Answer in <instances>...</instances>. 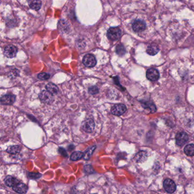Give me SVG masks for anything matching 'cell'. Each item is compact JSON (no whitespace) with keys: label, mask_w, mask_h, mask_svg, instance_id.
Returning a JSON list of instances; mask_svg holds the SVG:
<instances>
[{"label":"cell","mask_w":194,"mask_h":194,"mask_svg":"<svg viewBox=\"0 0 194 194\" xmlns=\"http://www.w3.org/2000/svg\"><path fill=\"white\" fill-rule=\"evenodd\" d=\"M53 95L54 94L48 92L47 90H44L40 93L39 97L42 103L47 104H51L54 101V97Z\"/></svg>","instance_id":"1"},{"label":"cell","mask_w":194,"mask_h":194,"mask_svg":"<svg viewBox=\"0 0 194 194\" xmlns=\"http://www.w3.org/2000/svg\"><path fill=\"white\" fill-rule=\"evenodd\" d=\"M121 36V30L120 28L114 27L110 28L108 32L107 37L111 41H116L118 40Z\"/></svg>","instance_id":"2"},{"label":"cell","mask_w":194,"mask_h":194,"mask_svg":"<svg viewBox=\"0 0 194 194\" xmlns=\"http://www.w3.org/2000/svg\"><path fill=\"white\" fill-rule=\"evenodd\" d=\"M127 109L126 106L124 104H119L114 105L111 109V113L114 115L120 116L126 112Z\"/></svg>","instance_id":"3"},{"label":"cell","mask_w":194,"mask_h":194,"mask_svg":"<svg viewBox=\"0 0 194 194\" xmlns=\"http://www.w3.org/2000/svg\"><path fill=\"white\" fill-rule=\"evenodd\" d=\"M83 63L86 67L92 68L96 66V60L93 55L87 54L83 59Z\"/></svg>","instance_id":"4"},{"label":"cell","mask_w":194,"mask_h":194,"mask_svg":"<svg viewBox=\"0 0 194 194\" xmlns=\"http://www.w3.org/2000/svg\"><path fill=\"white\" fill-rule=\"evenodd\" d=\"M82 126L83 130L85 132L91 133L94 131L95 124H94V121L92 119H89L84 121Z\"/></svg>","instance_id":"5"},{"label":"cell","mask_w":194,"mask_h":194,"mask_svg":"<svg viewBox=\"0 0 194 194\" xmlns=\"http://www.w3.org/2000/svg\"><path fill=\"white\" fill-rule=\"evenodd\" d=\"M163 187L168 193L171 194L176 190V184L173 180L170 179H166L163 182Z\"/></svg>","instance_id":"6"},{"label":"cell","mask_w":194,"mask_h":194,"mask_svg":"<svg viewBox=\"0 0 194 194\" xmlns=\"http://www.w3.org/2000/svg\"><path fill=\"white\" fill-rule=\"evenodd\" d=\"M176 143L178 146H183L188 141L189 137L185 132H179L176 135Z\"/></svg>","instance_id":"7"},{"label":"cell","mask_w":194,"mask_h":194,"mask_svg":"<svg viewBox=\"0 0 194 194\" xmlns=\"http://www.w3.org/2000/svg\"><path fill=\"white\" fill-rule=\"evenodd\" d=\"M17 48L13 45H8L4 49V55L9 58H14L17 54Z\"/></svg>","instance_id":"8"},{"label":"cell","mask_w":194,"mask_h":194,"mask_svg":"<svg viewBox=\"0 0 194 194\" xmlns=\"http://www.w3.org/2000/svg\"><path fill=\"white\" fill-rule=\"evenodd\" d=\"M146 25L144 21L136 20L132 24L133 30L136 32H140L145 30Z\"/></svg>","instance_id":"9"},{"label":"cell","mask_w":194,"mask_h":194,"mask_svg":"<svg viewBox=\"0 0 194 194\" xmlns=\"http://www.w3.org/2000/svg\"><path fill=\"white\" fill-rule=\"evenodd\" d=\"M146 77L150 81H157L159 78V71L156 68H150L146 72Z\"/></svg>","instance_id":"10"},{"label":"cell","mask_w":194,"mask_h":194,"mask_svg":"<svg viewBox=\"0 0 194 194\" xmlns=\"http://www.w3.org/2000/svg\"><path fill=\"white\" fill-rule=\"evenodd\" d=\"M16 101V96L13 94H6L1 99V103L4 105H12Z\"/></svg>","instance_id":"11"},{"label":"cell","mask_w":194,"mask_h":194,"mask_svg":"<svg viewBox=\"0 0 194 194\" xmlns=\"http://www.w3.org/2000/svg\"><path fill=\"white\" fill-rule=\"evenodd\" d=\"M12 188L18 194H25L28 189V187L26 184L20 182L17 184Z\"/></svg>","instance_id":"12"},{"label":"cell","mask_w":194,"mask_h":194,"mask_svg":"<svg viewBox=\"0 0 194 194\" xmlns=\"http://www.w3.org/2000/svg\"><path fill=\"white\" fill-rule=\"evenodd\" d=\"M20 181L17 179L12 176H7L5 179V183L8 187H14Z\"/></svg>","instance_id":"13"},{"label":"cell","mask_w":194,"mask_h":194,"mask_svg":"<svg viewBox=\"0 0 194 194\" xmlns=\"http://www.w3.org/2000/svg\"><path fill=\"white\" fill-rule=\"evenodd\" d=\"M28 4L30 8L35 11L39 10L42 6L41 0H28Z\"/></svg>","instance_id":"14"},{"label":"cell","mask_w":194,"mask_h":194,"mask_svg":"<svg viewBox=\"0 0 194 194\" xmlns=\"http://www.w3.org/2000/svg\"><path fill=\"white\" fill-rule=\"evenodd\" d=\"M159 51V48L156 44H152L149 46H148L147 48V53L150 55H155L157 54Z\"/></svg>","instance_id":"15"},{"label":"cell","mask_w":194,"mask_h":194,"mask_svg":"<svg viewBox=\"0 0 194 194\" xmlns=\"http://www.w3.org/2000/svg\"><path fill=\"white\" fill-rule=\"evenodd\" d=\"M46 89L53 94H57L59 92V89L57 85L52 83H49L46 85Z\"/></svg>","instance_id":"16"},{"label":"cell","mask_w":194,"mask_h":194,"mask_svg":"<svg viewBox=\"0 0 194 194\" xmlns=\"http://www.w3.org/2000/svg\"><path fill=\"white\" fill-rule=\"evenodd\" d=\"M147 159V154L146 152L141 151L138 152L135 156V159L138 162H142L146 161Z\"/></svg>","instance_id":"17"},{"label":"cell","mask_w":194,"mask_h":194,"mask_svg":"<svg viewBox=\"0 0 194 194\" xmlns=\"http://www.w3.org/2000/svg\"><path fill=\"white\" fill-rule=\"evenodd\" d=\"M184 153L188 156H194V145L189 144L187 145L184 149Z\"/></svg>","instance_id":"18"},{"label":"cell","mask_w":194,"mask_h":194,"mask_svg":"<svg viewBox=\"0 0 194 194\" xmlns=\"http://www.w3.org/2000/svg\"><path fill=\"white\" fill-rule=\"evenodd\" d=\"M21 148L18 145H14V146H11L7 149L6 152L10 154H16L17 153H19L21 151Z\"/></svg>","instance_id":"19"},{"label":"cell","mask_w":194,"mask_h":194,"mask_svg":"<svg viewBox=\"0 0 194 194\" xmlns=\"http://www.w3.org/2000/svg\"><path fill=\"white\" fill-rule=\"evenodd\" d=\"M84 153H83L82 152H73L71 156V159L72 161H78V160H79L81 158L84 157Z\"/></svg>","instance_id":"20"},{"label":"cell","mask_w":194,"mask_h":194,"mask_svg":"<svg viewBox=\"0 0 194 194\" xmlns=\"http://www.w3.org/2000/svg\"><path fill=\"white\" fill-rule=\"evenodd\" d=\"M96 146H94L92 147H90L84 153V157H83L85 160H88L90 159L91 156L92 155L93 152H94V150L96 149Z\"/></svg>","instance_id":"21"},{"label":"cell","mask_w":194,"mask_h":194,"mask_svg":"<svg viewBox=\"0 0 194 194\" xmlns=\"http://www.w3.org/2000/svg\"><path fill=\"white\" fill-rule=\"evenodd\" d=\"M142 106H143V107L144 108H149L152 113H154L157 110L156 106L152 103L146 102V103H143V104L142 105Z\"/></svg>","instance_id":"22"},{"label":"cell","mask_w":194,"mask_h":194,"mask_svg":"<svg viewBox=\"0 0 194 194\" xmlns=\"http://www.w3.org/2000/svg\"><path fill=\"white\" fill-rule=\"evenodd\" d=\"M116 53L119 55L120 56H122L126 53V50L124 46L120 44L117 46L116 47Z\"/></svg>","instance_id":"23"},{"label":"cell","mask_w":194,"mask_h":194,"mask_svg":"<svg viewBox=\"0 0 194 194\" xmlns=\"http://www.w3.org/2000/svg\"><path fill=\"white\" fill-rule=\"evenodd\" d=\"M50 78V75L45 72L41 73L38 75V78L41 80H46L49 79Z\"/></svg>","instance_id":"24"},{"label":"cell","mask_w":194,"mask_h":194,"mask_svg":"<svg viewBox=\"0 0 194 194\" xmlns=\"http://www.w3.org/2000/svg\"><path fill=\"white\" fill-rule=\"evenodd\" d=\"M28 177L32 179H37L42 177V174L38 173H28Z\"/></svg>","instance_id":"25"},{"label":"cell","mask_w":194,"mask_h":194,"mask_svg":"<svg viewBox=\"0 0 194 194\" xmlns=\"http://www.w3.org/2000/svg\"><path fill=\"white\" fill-rule=\"evenodd\" d=\"M99 92V88L97 87L96 86H93V87H91L89 88V89H88V92H89V94H98Z\"/></svg>","instance_id":"26"},{"label":"cell","mask_w":194,"mask_h":194,"mask_svg":"<svg viewBox=\"0 0 194 194\" xmlns=\"http://www.w3.org/2000/svg\"><path fill=\"white\" fill-rule=\"evenodd\" d=\"M84 170H85V171L87 173L92 174L94 173V170L93 168L90 165L85 166L84 168Z\"/></svg>","instance_id":"27"},{"label":"cell","mask_w":194,"mask_h":194,"mask_svg":"<svg viewBox=\"0 0 194 194\" xmlns=\"http://www.w3.org/2000/svg\"><path fill=\"white\" fill-rule=\"evenodd\" d=\"M58 152L61 155H62L63 156L65 157H67L68 156L67 152L66 151L65 149H64L62 147H59V149H58Z\"/></svg>","instance_id":"28"}]
</instances>
